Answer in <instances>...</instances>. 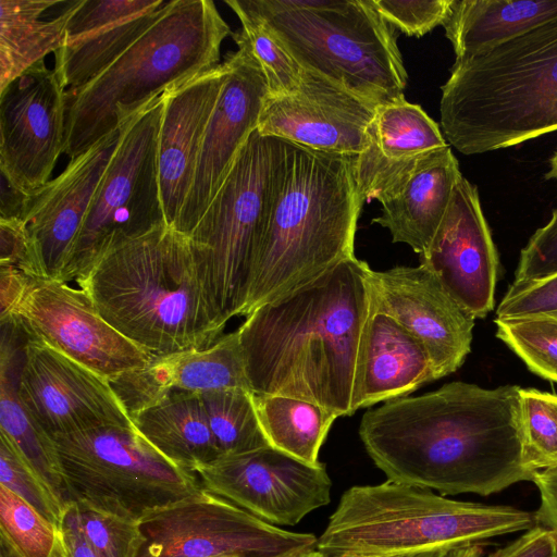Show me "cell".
Wrapping results in <instances>:
<instances>
[{
    "instance_id": "cell-23",
    "label": "cell",
    "mask_w": 557,
    "mask_h": 557,
    "mask_svg": "<svg viewBox=\"0 0 557 557\" xmlns=\"http://www.w3.org/2000/svg\"><path fill=\"white\" fill-rule=\"evenodd\" d=\"M110 383L129 418L174 395L230 388L252 392L237 331L206 348L152 356L144 367Z\"/></svg>"
},
{
    "instance_id": "cell-51",
    "label": "cell",
    "mask_w": 557,
    "mask_h": 557,
    "mask_svg": "<svg viewBox=\"0 0 557 557\" xmlns=\"http://www.w3.org/2000/svg\"><path fill=\"white\" fill-rule=\"evenodd\" d=\"M319 557H399V556H377V555H362V554H351V553L325 554V553H322L319 550ZM407 557H409V556H407Z\"/></svg>"
},
{
    "instance_id": "cell-34",
    "label": "cell",
    "mask_w": 557,
    "mask_h": 557,
    "mask_svg": "<svg viewBox=\"0 0 557 557\" xmlns=\"http://www.w3.org/2000/svg\"><path fill=\"white\" fill-rule=\"evenodd\" d=\"M225 3L242 24L240 29L232 34L233 39L237 46L247 48L259 63L270 95H284L295 90L301 81L302 69L287 49L243 0H225Z\"/></svg>"
},
{
    "instance_id": "cell-5",
    "label": "cell",
    "mask_w": 557,
    "mask_h": 557,
    "mask_svg": "<svg viewBox=\"0 0 557 557\" xmlns=\"http://www.w3.org/2000/svg\"><path fill=\"white\" fill-rule=\"evenodd\" d=\"M445 139L471 156L557 131V17L455 61L442 86Z\"/></svg>"
},
{
    "instance_id": "cell-37",
    "label": "cell",
    "mask_w": 557,
    "mask_h": 557,
    "mask_svg": "<svg viewBox=\"0 0 557 557\" xmlns=\"http://www.w3.org/2000/svg\"><path fill=\"white\" fill-rule=\"evenodd\" d=\"M0 529L22 557H51L59 528L26 500L0 485Z\"/></svg>"
},
{
    "instance_id": "cell-13",
    "label": "cell",
    "mask_w": 557,
    "mask_h": 557,
    "mask_svg": "<svg viewBox=\"0 0 557 557\" xmlns=\"http://www.w3.org/2000/svg\"><path fill=\"white\" fill-rule=\"evenodd\" d=\"M4 322L110 382L152 357L110 325L81 288L58 278L28 276Z\"/></svg>"
},
{
    "instance_id": "cell-4",
    "label": "cell",
    "mask_w": 557,
    "mask_h": 557,
    "mask_svg": "<svg viewBox=\"0 0 557 557\" xmlns=\"http://www.w3.org/2000/svg\"><path fill=\"white\" fill-rule=\"evenodd\" d=\"M77 285L110 325L152 356L206 348L227 324L187 236L168 224L111 249Z\"/></svg>"
},
{
    "instance_id": "cell-43",
    "label": "cell",
    "mask_w": 557,
    "mask_h": 557,
    "mask_svg": "<svg viewBox=\"0 0 557 557\" xmlns=\"http://www.w3.org/2000/svg\"><path fill=\"white\" fill-rule=\"evenodd\" d=\"M0 265H11L38 277L30 239L23 220L0 219Z\"/></svg>"
},
{
    "instance_id": "cell-46",
    "label": "cell",
    "mask_w": 557,
    "mask_h": 557,
    "mask_svg": "<svg viewBox=\"0 0 557 557\" xmlns=\"http://www.w3.org/2000/svg\"><path fill=\"white\" fill-rule=\"evenodd\" d=\"M58 528V541L51 557H102L87 543L65 511Z\"/></svg>"
},
{
    "instance_id": "cell-7",
    "label": "cell",
    "mask_w": 557,
    "mask_h": 557,
    "mask_svg": "<svg viewBox=\"0 0 557 557\" xmlns=\"http://www.w3.org/2000/svg\"><path fill=\"white\" fill-rule=\"evenodd\" d=\"M535 511L462 502L386 480L342 495L317 548L325 554L407 557L483 545L533 528Z\"/></svg>"
},
{
    "instance_id": "cell-38",
    "label": "cell",
    "mask_w": 557,
    "mask_h": 557,
    "mask_svg": "<svg viewBox=\"0 0 557 557\" xmlns=\"http://www.w3.org/2000/svg\"><path fill=\"white\" fill-rule=\"evenodd\" d=\"M65 511L87 541L102 557H135L143 543L137 520L126 519L71 500Z\"/></svg>"
},
{
    "instance_id": "cell-47",
    "label": "cell",
    "mask_w": 557,
    "mask_h": 557,
    "mask_svg": "<svg viewBox=\"0 0 557 557\" xmlns=\"http://www.w3.org/2000/svg\"><path fill=\"white\" fill-rule=\"evenodd\" d=\"M28 276L11 265H0V320H5L20 299Z\"/></svg>"
},
{
    "instance_id": "cell-36",
    "label": "cell",
    "mask_w": 557,
    "mask_h": 557,
    "mask_svg": "<svg viewBox=\"0 0 557 557\" xmlns=\"http://www.w3.org/2000/svg\"><path fill=\"white\" fill-rule=\"evenodd\" d=\"M520 422L529 470L536 473L557 466V395L521 387Z\"/></svg>"
},
{
    "instance_id": "cell-29",
    "label": "cell",
    "mask_w": 557,
    "mask_h": 557,
    "mask_svg": "<svg viewBox=\"0 0 557 557\" xmlns=\"http://www.w3.org/2000/svg\"><path fill=\"white\" fill-rule=\"evenodd\" d=\"M557 17V0H453L443 27L456 61L487 52Z\"/></svg>"
},
{
    "instance_id": "cell-16",
    "label": "cell",
    "mask_w": 557,
    "mask_h": 557,
    "mask_svg": "<svg viewBox=\"0 0 557 557\" xmlns=\"http://www.w3.org/2000/svg\"><path fill=\"white\" fill-rule=\"evenodd\" d=\"M17 389L52 440L102 425H133L110 381L29 336Z\"/></svg>"
},
{
    "instance_id": "cell-27",
    "label": "cell",
    "mask_w": 557,
    "mask_h": 557,
    "mask_svg": "<svg viewBox=\"0 0 557 557\" xmlns=\"http://www.w3.org/2000/svg\"><path fill=\"white\" fill-rule=\"evenodd\" d=\"M462 176L449 145L429 153L372 220L419 256L429 247Z\"/></svg>"
},
{
    "instance_id": "cell-53",
    "label": "cell",
    "mask_w": 557,
    "mask_h": 557,
    "mask_svg": "<svg viewBox=\"0 0 557 557\" xmlns=\"http://www.w3.org/2000/svg\"><path fill=\"white\" fill-rule=\"evenodd\" d=\"M447 554L448 553H446V552H429V553L412 555L409 557H446Z\"/></svg>"
},
{
    "instance_id": "cell-54",
    "label": "cell",
    "mask_w": 557,
    "mask_h": 557,
    "mask_svg": "<svg viewBox=\"0 0 557 557\" xmlns=\"http://www.w3.org/2000/svg\"><path fill=\"white\" fill-rule=\"evenodd\" d=\"M300 557H319V552L318 549L307 554V555H304V556H300Z\"/></svg>"
},
{
    "instance_id": "cell-30",
    "label": "cell",
    "mask_w": 557,
    "mask_h": 557,
    "mask_svg": "<svg viewBox=\"0 0 557 557\" xmlns=\"http://www.w3.org/2000/svg\"><path fill=\"white\" fill-rule=\"evenodd\" d=\"M131 420L164 457L195 473L220 457L199 394L174 395Z\"/></svg>"
},
{
    "instance_id": "cell-3",
    "label": "cell",
    "mask_w": 557,
    "mask_h": 557,
    "mask_svg": "<svg viewBox=\"0 0 557 557\" xmlns=\"http://www.w3.org/2000/svg\"><path fill=\"white\" fill-rule=\"evenodd\" d=\"M362 206L354 157L280 138L242 317L355 257Z\"/></svg>"
},
{
    "instance_id": "cell-24",
    "label": "cell",
    "mask_w": 557,
    "mask_h": 557,
    "mask_svg": "<svg viewBox=\"0 0 557 557\" xmlns=\"http://www.w3.org/2000/svg\"><path fill=\"white\" fill-rule=\"evenodd\" d=\"M225 76L223 62L163 92L158 166L162 207L169 226L175 224L189 193L203 135Z\"/></svg>"
},
{
    "instance_id": "cell-45",
    "label": "cell",
    "mask_w": 557,
    "mask_h": 557,
    "mask_svg": "<svg viewBox=\"0 0 557 557\" xmlns=\"http://www.w3.org/2000/svg\"><path fill=\"white\" fill-rule=\"evenodd\" d=\"M532 482L540 495L536 523L552 530L557 536V466L537 471Z\"/></svg>"
},
{
    "instance_id": "cell-20",
    "label": "cell",
    "mask_w": 557,
    "mask_h": 557,
    "mask_svg": "<svg viewBox=\"0 0 557 557\" xmlns=\"http://www.w3.org/2000/svg\"><path fill=\"white\" fill-rule=\"evenodd\" d=\"M420 264L474 319L494 309L498 255L476 187L463 176L454 187L434 237L420 255Z\"/></svg>"
},
{
    "instance_id": "cell-49",
    "label": "cell",
    "mask_w": 557,
    "mask_h": 557,
    "mask_svg": "<svg viewBox=\"0 0 557 557\" xmlns=\"http://www.w3.org/2000/svg\"><path fill=\"white\" fill-rule=\"evenodd\" d=\"M446 557H484L482 545H473L449 552Z\"/></svg>"
},
{
    "instance_id": "cell-50",
    "label": "cell",
    "mask_w": 557,
    "mask_h": 557,
    "mask_svg": "<svg viewBox=\"0 0 557 557\" xmlns=\"http://www.w3.org/2000/svg\"><path fill=\"white\" fill-rule=\"evenodd\" d=\"M1 556L0 557H22L13 546L1 536Z\"/></svg>"
},
{
    "instance_id": "cell-1",
    "label": "cell",
    "mask_w": 557,
    "mask_h": 557,
    "mask_svg": "<svg viewBox=\"0 0 557 557\" xmlns=\"http://www.w3.org/2000/svg\"><path fill=\"white\" fill-rule=\"evenodd\" d=\"M520 388L451 382L392 399L362 416L359 436L387 480L490 496L535 474L524 461Z\"/></svg>"
},
{
    "instance_id": "cell-19",
    "label": "cell",
    "mask_w": 557,
    "mask_h": 557,
    "mask_svg": "<svg viewBox=\"0 0 557 557\" xmlns=\"http://www.w3.org/2000/svg\"><path fill=\"white\" fill-rule=\"evenodd\" d=\"M373 310L389 315L425 348L436 380L454 373L471 350L474 318L423 264L369 274Z\"/></svg>"
},
{
    "instance_id": "cell-35",
    "label": "cell",
    "mask_w": 557,
    "mask_h": 557,
    "mask_svg": "<svg viewBox=\"0 0 557 557\" xmlns=\"http://www.w3.org/2000/svg\"><path fill=\"white\" fill-rule=\"evenodd\" d=\"M496 336L535 374L557 383V314L495 319Z\"/></svg>"
},
{
    "instance_id": "cell-8",
    "label": "cell",
    "mask_w": 557,
    "mask_h": 557,
    "mask_svg": "<svg viewBox=\"0 0 557 557\" xmlns=\"http://www.w3.org/2000/svg\"><path fill=\"white\" fill-rule=\"evenodd\" d=\"M302 70L379 106L405 97L395 28L372 0H243Z\"/></svg>"
},
{
    "instance_id": "cell-15",
    "label": "cell",
    "mask_w": 557,
    "mask_h": 557,
    "mask_svg": "<svg viewBox=\"0 0 557 557\" xmlns=\"http://www.w3.org/2000/svg\"><path fill=\"white\" fill-rule=\"evenodd\" d=\"M65 89L40 61L0 91V173L32 195L64 148Z\"/></svg>"
},
{
    "instance_id": "cell-39",
    "label": "cell",
    "mask_w": 557,
    "mask_h": 557,
    "mask_svg": "<svg viewBox=\"0 0 557 557\" xmlns=\"http://www.w3.org/2000/svg\"><path fill=\"white\" fill-rule=\"evenodd\" d=\"M0 485L15 493L59 527L64 506L22 457L9 438L0 433Z\"/></svg>"
},
{
    "instance_id": "cell-12",
    "label": "cell",
    "mask_w": 557,
    "mask_h": 557,
    "mask_svg": "<svg viewBox=\"0 0 557 557\" xmlns=\"http://www.w3.org/2000/svg\"><path fill=\"white\" fill-rule=\"evenodd\" d=\"M135 557H300L310 533L283 530L205 488L145 513Z\"/></svg>"
},
{
    "instance_id": "cell-55",
    "label": "cell",
    "mask_w": 557,
    "mask_h": 557,
    "mask_svg": "<svg viewBox=\"0 0 557 557\" xmlns=\"http://www.w3.org/2000/svg\"><path fill=\"white\" fill-rule=\"evenodd\" d=\"M554 314H557V313H554Z\"/></svg>"
},
{
    "instance_id": "cell-21",
    "label": "cell",
    "mask_w": 557,
    "mask_h": 557,
    "mask_svg": "<svg viewBox=\"0 0 557 557\" xmlns=\"http://www.w3.org/2000/svg\"><path fill=\"white\" fill-rule=\"evenodd\" d=\"M120 136L121 126L29 196L23 221L38 277L60 280Z\"/></svg>"
},
{
    "instance_id": "cell-18",
    "label": "cell",
    "mask_w": 557,
    "mask_h": 557,
    "mask_svg": "<svg viewBox=\"0 0 557 557\" xmlns=\"http://www.w3.org/2000/svg\"><path fill=\"white\" fill-rule=\"evenodd\" d=\"M376 109L331 79L302 70L295 90L265 98L257 131L314 150L356 157L370 144Z\"/></svg>"
},
{
    "instance_id": "cell-42",
    "label": "cell",
    "mask_w": 557,
    "mask_h": 557,
    "mask_svg": "<svg viewBox=\"0 0 557 557\" xmlns=\"http://www.w3.org/2000/svg\"><path fill=\"white\" fill-rule=\"evenodd\" d=\"M557 313V274L529 283H512L496 310V319Z\"/></svg>"
},
{
    "instance_id": "cell-44",
    "label": "cell",
    "mask_w": 557,
    "mask_h": 557,
    "mask_svg": "<svg viewBox=\"0 0 557 557\" xmlns=\"http://www.w3.org/2000/svg\"><path fill=\"white\" fill-rule=\"evenodd\" d=\"M485 557H557V536L546 527L535 524Z\"/></svg>"
},
{
    "instance_id": "cell-28",
    "label": "cell",
    "mask_w": 557,
    "mask_h": 557,
    "mask_svg": "<svg viewBox=\"0 0 557 557\" xmlns=\"http://www.w3.org/2000/svg\"><path fill=\"white\" fill-rule=\"evenodd\" d=\"M0 351V433L5 435L59 502H70L54 441L23 404L17 389L27 335L13 323H2Z\"/></svg>"
},
{
    "instance_id": "cell-22",
    "label": "cell",
    "mask_w": 557,
    "mask_h": 557,
    "mask_svg": "<svg viewBox=\"0 0 557 557\" xmlns=\"http://www.w3.org/2000/svg\"><path fill=\"white\" fill-rule=\"evenodd\" d=\"M163 0H76L54 73L65 91L78 90L109 69L163 14Z\"/></svg>"
},
{
    "instance_id": "cell-32",
    "label": "cell",
    "mask_w": 557,
    "mask_h": 557,
    "mask_svg": "<svg viewBox=\"0 0 557 557\" xmlns=\"http://www.w3.org/2000/svg\"><path fill=\"white\" fill-rule=\"evenodd\" d=\"M253 403L270 446L310 465L338 416L313 403L274 395H256Z\"/></svg>"
},
{
    "instance_id": "cell-31",
    "label": "cell",
    "mask_w": 557,
    "mask_h": 557,
    "mask_svg": "<svg viewBox=\"0 0 557 557\" xmlns=\"http://www.w3.org/2000/svg\"><path fill=\"white\" fill-rule=\"evenodd\" d=\"M76 1L53 20L41 14L59 0H0V91L61 48Z\"/></svg>"
},
{
    "instance_id": "cell-52",
    "label": "cell",
    "mask_w": 557,
    "mask_h": 557,
    "mask_svg": "<svg viewBox=\"0 0 557 557\" xmlns=\"http://www.w3.org/2000/svg\"><path fill=\"white\" fill-rule=\"evenodd\" d=\"M545 178L557 181V150L554 152V154L549 159V170L545 174Z\"/></svg>"
},
{
    "instance_id": "cell-14",
    "label": "cell",
    "mask_w": 557,
    "mask_h": 557,
    "mask_svg": "<svg viewBox=\"0 0 557 557\" xmlns=\"http://www.w3.org/2000/svg\"><path fill=\"white\" fill-rule=\"evenodd\" d=\"M196 474L206 491L276 527L296 525L331 502L323 463H307L272 446L220 456Z\"/></svg>"
},
{
    "instance_id": "cell-2",
    "label": "cell",
    "mask_w": 557,
    "mask_h": 557,
    "mask_svg": "<svg viewBox=\"0 0 557 557\" xmlns=\"http://www.w3.org/2000/svg\"><path fill=\"white\" fill-rule=\"evenodd\" d=\"M371 268L356 257L263 304L236 330L256 395L298 398L351 416L373 312Z\"/></svg>"
},
{
    "instance_id": "cell-10",
    "label": "cell",
    "mask_w": 557,
    "mask_h": 557,
    "mask_svg": "<svg viewBox=\"0 0 557 557\" xmlns=\"http://www.w3.org/2000/svg\"><path fill=\"white\" fill-rule=\"evenodd\" d=\"M280 138L257 129L187 236L206 292L227 323L242 317Z\"/></svg>"
},
{
    "instance_id": "cell-9",
    "label": "cell",
    "mask_w": 557,
    "mask_h": 557,
    "mask_svg": "<svg viewBox=\"0 0 557 557\" xmlns=\"http://www.w3.org/2000/svg\"><path fill=\"white\" fill-rule=\"evenodd\" d=\"M53 441L70 502L138 521L202 488L194 471L164 457L134 425H102Z\"/></svg>"
},
{
    "instance_id": "cell-41",
    "label": "cell",
    "mask_w": 557,
    "mask_h": 557,
    "mask_svg": "<svg viewBox=\"0 0 557 557\" xmlns=\"http://www.w3.org/2000/svg\"><path fill=\"white\" fill-rule=\"evenodd\" d=\"M557 274V209L521 250L512 283L529 284Z\"/></svg>"
},
{
    "instance_id": "cell-26",
    "label": "cell",
    "mask_w": 557,
    "mask_h": 557,
    "mask_svg": "<svg viewBox=\"0 0 557 557\" xmlns=\"http://www.w3.org/2000/svg\"><path fill=\"white\" fill-rule=\"evenodd\" d=\"M435 380L422 344L393 318L373 310L363 339L355 411L406 397Z\"/></svg>"
},
{
    "instance_id": "cell-48",
    "label": "cell",
    "mask_w": 557,
    "mask_h": 557,
    "mask_svg": "<svg viewBox=\"0 0 557 557\" xmlns=\"http://www.w3.org/2000/svg\"><path fill=\"white\" fill-rule=\"evenodd\" d=\"M0 176V219L23 220L30 195L15 187L3 174Z\"/></svg>"
},
{
    "instance_id": "cell-33",
    "label": "cell",
    "mask_w": 557,
    "mask_h": 557,
    "mask_svg": "<svg viewBox=\"0 0 557 557\" xmlns=\"http://www.w3.org/2000/svg\"><path fill=\"white\" fill-rule=\"evenodd\" d=\"M199 397L220 456L270 446L257 416L252 392L214 389Z\"/></svg>"
},
{
    "instance_id": "cell-17",
    "label": "cell",
    "mask_w": 557,
    "mask_h": 557,
    "mask_svg": "<svg viewBox=\"0 0 557 557\" xmlns=\"http://www.w3.org/2000/svg\"><path fill=\"white\" fill-rule=\"evenodd\" d=\"M228 53L226 76L208 122L194 180L173 227L188 235L226 178L239 150L257 129L269 87L244 46Z\"/></svg>"
},
{
    "instance_id": "cell-6",
    "label": "cell",
    "mask_w": 557,
    "mask_h": 557,
    "mask_svg": "<svg viewBox=\"0 0 557 557\" xmlns=\"http://www.w3.org/2000/svg\"><path fill=\"white\" fill-rule=\"evenodd\" d=\"M231 28L210 0H170L161 17L85 87L65 91L63 152L75 158L166 90L219 65Z\"/></svg>"
},
{
    "instance_id": "cell-25",
    "label": "cell",
    "mask_w": 557,
    "mask_h": 557,
    "mask_svg": "<svg viewBox=\"0 0 557 557\" xmlns=\"http://www.w3.org/2000/svg\"><path fill=\"white\" fill-rule=\"evenodd\" d=\"M369 136V146L354 157L355 177L363 202H383L424 157L448 146L438 125L405 97L377 107Z\"/></svg>"
},
{
    "instance_id": "cell-11",
    "label": "cell",
    "mask_w": 557,
    "mask_h": 557,
    "mask_svg": "<svg viewBox=\"0 0 557 557\" xmlns=\"http://www.w3.org/2000/svg\"><path fill=\"white\" fill-rule=\"evenodd\" d=\"M163 109L162 94L121 124L120 141L61 281L79 282L111 249L166 224L158 166Z\"/></svg>"
},
{
    "instance_id": "cell-40",
    "label": "cell",
    "mask_w": 557,
    "mask_h": 557,
    "mask_svg": "<svg viewBox=\"0 0 557 557\" xmlns=\"http://www.w3.org/2000/svg\"><path fill=\"white\" fill-rule=\"evenodd\" d=\"M384 20L407 36L422 37L445 23L453 0H372Z\"/></svg>"
}]
</instances>
